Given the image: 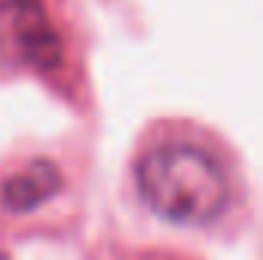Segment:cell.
<instances>
[{
	"instance_id": "obj_3",
	"label": "cell",
	"mask_w": 263,
	"mask_h": 260,
	"mask_svg": "<svg viewBox=\"0 0 263 260\" xmlns=\"http://www.w3.org/2000/svg\"><path fill=\"white\" fill-rule=\"evenodd\" d=\"M59 187H62L59 169L46 159H37L3 184V205L12 211H31L37 205H43Z\"/></svg>"
},
{
	"instance_id": "obj_4",
	"label": "cell",
	"mask_w": 263,
	"mask_h": 260,
	"mask_svg": "<svg viewBox=\"0 0 263 260\" xmlns=\"http://www.w3.org/2000/svg\"><path fill=\"white\" fill-rule=\"evenodd\" d=\"M0 260H3V257H0Z\"/></svg>"
},
{
	"instance_id": "obj_1",
	"label": "cell",
	"mask_w": 263,
	"mask_h": 260,
	"mask_svg": "<svg viewBox=\"0 0 263 260\" xmlns=\"http://www.w3.org/2000/svg\"><path fill=\"white\" fill-rule=\"evenodd\" d=\"M141 202L178 227H214L233 208V178L202 144L159 141L135 162Z\"/></svg>"
},
{
	"instance_id": "obj_2",
	"label": "cell",
	"mask_w": 263,
	"mask_h": 260,
	"mask_svg": "<svg viewBox=\"0 0 263 260\" xmlns=\"http://www.w3.org/2000/svg\"><path fill=\"white\" fill-rule=\"evenodd\" d=\"M0 49L43 70L59 65L62 43L40 0H0Z\"/></svg>"
}]
</instances>
